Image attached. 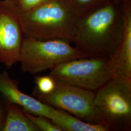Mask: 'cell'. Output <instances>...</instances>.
I'll use <instances>...</instances> for the list:
<instances>
[{
	"label": "cell",
	"instance_id": "3",
	"mask_svg": "<svg viewBox=\"0 0 131 131\" xmlns=\"http://www.w3.org/2000/svg\"><path fill=\"white\" fill-rule=\"evenodd\" d=\"M94 106L109 131L131 129V83L113 77L95 93Z\"/></svg>",
	"mask_w": 131,
	"mask_h": 131
},
{
	"label": "cell",
	"instance_id": "9",
	"mask_svg": "<svg viewBox=\"0 0 131 131\" xmlns=\"http://www.w3.org/2000/svg\"><path fill=\"white\" fill-rule=\"evenodd\" d=\"M0 94L6 101L22 107L26 112L51 120L55 107L21 92L18 89V82L10 77L5 70L0 73Z\"/></svg>",
	"mask_w": 131,
	"mask_h": 131
},
{
	"label": "cell",
	"instance_id": "1",
	"mask_svg": "<svg viewBox=\"0 0 131 131\" xmlns=\"http://www.w3.org/2000/svg\"><path fill=\"white\" fill-rule=\"evenodd\" d=\"M123 24L121 4L112 0L79 18L72 42L89 57L110 58L121 42Z\"/></svg>",
	"mask_w": 131,
	"mask_h": 131
},
{
	"label": "cell",
	"instance_id": "12",
	"mask_svg": "<svg viewBox=\"0 0 131 131\" xmlns=\"http://www.w3.org/2000/svg\"><path fill=\"white\" fill-rule=\"evenodd\" d=\"M112 0H69L70 5L79 18L97 9Z\"/></svg>",
	"mask_w": 131,
	"mask_h": 131
},
{
	"label": "cell",
	"instance_id": "15",
	"mask_svg": "<svg viewBox=\"0 0 131 131\" xmlns=\"http://www.w3.org/2000/svg\"><path fill=\"white\" fill-rule=\"evenodd\" d=\"M20 13H27L37 7L46 0H9Z\"/></svg>",
	"mask_w": 131,
	"mask_h": 131
},
{
	"label": "cell",
	"instance_id": "16",
	"mask_svg": "<svg viewBox=\"0 0 131 131\" xmlns=\"http://www.w3.org/2000/svg\"><path fill=\"white\" fill-rule=\"evenodd\" d=\"M5 115H4V111L0 102V131H2L5 122Z\"/></svg>",
	"mask_w": 131,
	"mask_h": 131
},
{
	"label": "cell",
	"instance_id": "17",
	"mask_svg": "<svg viewBox=\"0 0 131 131\" xmlns=\"http://www.w3.org/2000/svg\"><path fill=\"white\" fill-rule=\"evenodd\" d=\"M124 0H114V1L115 2V3H117V4H121L122 3V2Z\"/></svg>",
	"mask_w": 131,
	"mask_h": 131
},
{
	"label": "cell",
	"instance_id": "10",
	"mask_svg": "<svg viewBox=\"0 0 131 131\" xmlns=\"http://www.w3.org/2000/svg\"><path fill=\"white\" fill-rule=\"evenodd\" d=\"M51 121L62 131H109L103 125L85 122L57 108H54Z\"/></svg>",
	"mask_w": 131,
	"mask_h": 131
},
{
	"label": "cell",
	"instance_id": "13",
	"mask_svg": "<svg viewBox=\"0 0 131 131\" xmlns=\"http://www.w3.org/2000/svg\"><path fill=\"white\" fill-rule=\"evenodd\" d=\"M26 116L38 127L41 131H62L61 129L47 117L30 114L23 109Z\"/></svg>",
	"mask_w": 131,
	"mask_h": 131
},
{
	"label": "cell",
	"instance_id": "4",
	"mask_svg": "<svg viewBox=\"0 0 131 131\" xmlns=\"http://www.w3.org/2000/svg\"><path fill=\"white\" fill-rule=\"evenodd\" d=\"M70 43L63 39L41 40L24 37L19 60L21 70L36 74L66 61L89 57Z\"/></svg>",
	"mask_w": 131,
	"mask_h": 131
},
{
	"label": "cell",
	"instance_id": "2",
	"mask_svg": "<svg viewBox=\"0 0 131 131\" xmlns=\"http://www.w3.org/2000/svg\"><path fill=\"white\" fill-rule=\"evenodd\" d=\"M24 37L72 42L79 18L69 0H46L33 10L20 13Z\"/></svg>",
	"mask_w": 131,
	"mask_h": 131
},
{
	"label": "cell",
	"instance_id": "6",
	"mask_svg": "<svg viewBox=\"0 0 131 131\" xmlns=\"http://www.w3.org/2000/svg\"><path fill=\"white\" fill-rule=\"evenodd\" d=\"M32 95L42 103L61 109L84 121L101 124L94 106V91L56 81V87L51 93H41L35 88Z\"/></svg>",
	"mask_w": 131,
	"mask_h": 131
},
{
	"label": "cell",
	"instance_id": "7",
	"mask_svg": "<svg viewBox=\"0 0 131 131\" xmlns=\"http://www.w3.org/2000/svg\"><path fill=\"white\" fill-rule=\"evenodd\" d=\"M24 38L20 12L9 0H0V63L7 68L19 62Z\"/></svg>",
	"mask_w": 131,
	"mask_h": 131
},
{
	"label": "cell",
	"instance_id": "5",
	"mask_svg": "<svg viewBox=\"0 0 131 131\" xmlns=\"http://www.w3.org/2000/svg\"><path fill=\"white\" fill-rule=\"evenodd\" d=\"M49 75L56 82L92 91L113 78L109 58L101 57L66 61L51 69Z\"/></svg>",
	"mask_w": 131,
	"mask_h": 131
},
{
	"label": "cell",
	"instance_id": "14",
	"mask_svg": "<svg viewBox=\"0 0 131 131\" xmlns=\"http://www.w3.org/2000/svg\"><path fill=\"white\" fill-rule=\"evenodd\" d=\"M35 79L36 84L35 88L41 93H50L56 87V81L50 75L38 76Z\"/></svg>",
	"mask_w": 131,
	"mask_h": 131
},
{
	"label": "cell",
	"instance_id": "11",
	"mask_svg": "<svg viewBox=\"0 0 131 131\" xmlns=\"http://www.w3.org/2000/svg\"><path fill=\"white\" fill-rule=\"evenodd\" d=\"M6 102L5 117L2 131H41L18 105Z\"/></svg>",
	"mask_w": 131,
	"mask_h": 131
},
{
	"label": "cell",
	"instance_id": "8",
	"mask_svg": "<svg viewBox=\"0 0 131 131\" xmlns=\"http://www.w3.org/2000/svg\"><path fill=\"white\" fill-rule=\"evenodd\" d=\"M121 6L123 24L122 40L109 58V63L113 78L131 83V0H124Z\"/></svg>",
	"mask_w": 131,
	"mask_h": 131
}]
</instances>
